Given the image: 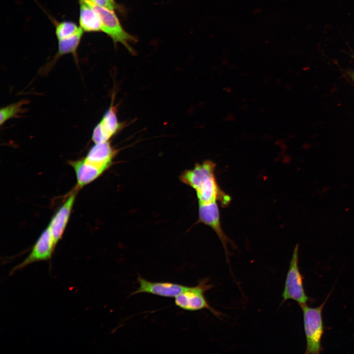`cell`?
Here are the masks:
<instances>
[{"label":"cell","mask_w":354,"mask_h":354,"mask_svg":"<svg viewBox=\"0 0 354 354\" xmlns=\"http://www.w3.org/2000/svg\"><path fill=\"white\" fill-rule=\"evenodd\" d=\"M97 5L114 11L118 9V5L115 0H90Z\"/></svg>","instance_id":"e0dca14e"},{"label":"cell","mask_w":354,"mask_h":354,"mask_svg":"<svg viewBox=\"0 0 354 354\" xmlns=\"http://www.w3.org/2000/svg\"><path fill=\"white\" fill-rule=\"evenodd\" d=\"M78 1L80 27L84 32L101 31V23L97 13L86 0Z\"/></svg>","instance_id":"5bb4252c"},{"label":"cell","mask_w":354,"mask_h":354,"mask_svg":"<svg viewBox=\"0 0 354 354\" xmlns=\"http://www.w3.org/2000/svg\"><path fill=\"white\" fill-rule=\"evenodd\" d=\"M83 30L76 23L69 21H63L56 25L55 34L58 39L70 37Z\"/></svg>","instance_id":"2e32d148"},{"label":"cell","mask_w":354,"mask_h":354,"mask_svg":"<svg viewBox=\"0 0 354 354\" xmlns=\"http://www.w3.org/2000/svg\"><path fill=\"white\" fill-rule=\"evenodd\" d=\"M55 246L52 233L47 227L37 239L28 256L15 266L12 272L21 269L34 262L50 260Z\"/></svg>","instance_id":"8992f818"},{"label":"cell","mask_w":354,"mask_h":354,"mask_svg":"<svg viewBox=\"0 0 354 354\" xmlns=\"http://www.w3.org/2000/svg\"><path fill=\"white\" fill-rule=\"evenodd\" d=\"M208 281V279H202L197 285L188 287L187 290L176 296L175 297L176 306L190 311L207 309L216 316H219L220 313L209 304L205 296V293L213 288Z\"/></svg>","instance_id":"3957f363"},{"label":"cell","mask_w":354,"mask_h":354,"mask_svg":"<svg viewBox=\"0 0 354 354\" xmlns=\"http://www.w3.org/2000/svg\"><path fill=\"white\" fill-rule=\"evenodd\" d=\"M116 150L109 141L94 144L84 157L85 160L106 170L110 167Z\"/></svg>","instance_id":"7c38bea8"},{"label":"cell","mask_w":354,"mask_h":354,"mask_svg":"<svg viewBox=\"0 0 354 354\" xmlns=\"http://www.w3.org/2000/svg\"><path fill=\"white\" fill-rule=\"evenodd\" d=\"M329 295L318 307H310L306 304L299 305L303 316L306 340L305 354H319L322 351L321 340L324 334L322 311Z\"/></svg>","instance_id":"7a4b0ae2"},{"label":"cell","mask_w":354,"mask_h":354,"mask_svg":"<svg viewBox=\"0 0 354 354\" xmlns=\"http://www.w3.org/2000/svg\"><path fill=\"white\" fill-rule=\"evenodd\" d=\"M284 302L288 299L296 301L299 305L306 304L309 298L303 286V276L298 266V244L293 251L282 294Z\"/></svg>","instance_id":"277c9868"},{"label":"cell","mask_w":354,"mask_h":354,"mask_svg":"<svg viewBox=\"0 0 354 354\" xmlns=\"http://www.w3.org/2000/svg\"><path fill=\"white\" fill-rule=\"evenodd\" d=\"M69 165L74 169L78 189L90 183L100 176L106 170V169L95 165L81 159L69 161Z\"/></svg>","instance_id":"8fae6325"},{"label":"cell","mask_w":354,"mask_h":354,"mask_svg":"<svg viewBox=\"0 0 354 354\" xmlns=\"http://www.w3.org/2000/svg\"><path fill=\"white\" fill-rule=\"evenodd\" d=\"M84 30H81L76 34L67 38L58 39V50L53 59L44 67L43 72H47L54 66L56 61L61 56L71 54L77 63V50L83 37Z\"/></svg>","instance_id":"4fadbf2b"},{"label":"cell","mask_w":354,"mask_h":354,"mask_svg":"<svg viewBox=\"0 0 354 354\" xmlns=\"http://www.w3.org/2000/svg\"><path fill=\"white\" fill-rule=\"evenodd\" d=\"M352 79L354 81V74L351 75Z\"/></svg>","instance_id":"ac0fdd59"},{"label":"cell","mask_w":354,"mask_h":354,"mask_svg":"<svg viewBox=\"0 0 354 354\" xmlns=\"http://www.w3.org/2000/svg\"><path fill=\"white\" fill-rule=\"evenodd\" d=\"M28 101L22 99L16 103L2 107L0 110V125L1 126L10 118L19 117L20 114L25 112L23 106L28 103Z\"/></svg>","instance_id":"9a60e30c"},{"label":"cell","mask_w":354,"mask_h":354,"mask_svg":"<svg viewBox=\"0 0 354 354\" xmlns=\"http://www.w3.org/2000/svg\"><path fill=\"white\" fill-rule=\"evenodd\" d=\"M137 281L139 286L130 295L147 293L160 296L175 297L188 288V286L169 282H151L138 276Z\"/></svg>","instance_id":"ba28073f"},{"label":"cell","mask_w":354,"mask_h":354,"mask_svg":"<svg viewBox=\"0 0 354 354\" xmlns=\"http://www.w3.org/2000/svg\"><path fill=\"white\" fill-rule=\"evenodd\" d=\"M215 163L210 160L197 163L192 169L181 174L180 180L195 190L199 203L218 201L223 207H226L231 198L218 184L215 176Z\"/></svg>","instance_id":"6da1fadb"},{"label":"cell","mask_w":354,"mask_h":354,"mask_svg":"<svg viewBox=\"0 0 354 354\" xmlns=\"http://www.w3.org/2000/svg\"><path fill=\"white\" fill-rule=\"evenodd\" d=\"M86 0L97 13L101 23V31L110 37L115 44L120 43L131 51L129 42L135 39L124 30L114 11L99 6L90 0Z\"/></svg>","instance_id":"5b68a950"},{"label":"cell","mask_w":354,"mask_h":354,"mask_svg":"<svg viewBox=\"0 0 354 354\" xmlns=\"http://www.w3.org/2000/svg\"><path fill=\"white\" fill-rule=\"evenodd\" d=\"M76 196V192L70 194L51 218L48 227L56 245L61 239L69 221Z\"/></svg>","instance_id":"30bf717a"},{"label":"cell","mask_w":354,"mask_h":354,"mask_svg":"<svg viewBox=\"0 0 354 354\" xmlns=\"http://www.w3.org/2000/svg\"><path fill=\"white\" fill-rule=\"evenodd\" d=\"M120 126L116 115L115 107L111 104L100 121L93 128L91 140L94 144L109 141Z\"/></svg>","instance_id":"9c48e42d"},{"label":"cell","mask_w":354,"mask_h":354,"mask_svg":"<svg viewBox=\"0 0 354 354\" xmlns=\"http://www.w3.org/2000/svg\"><path fill=\"white\" fill-rule=\"evenodd\" d=\"M199 221L210 227L221 241L228 256L227 244L231 240L225 235L221 227L219 209L217 202L199 203Z\"/></svg>","instance_id":"52a82bcc"}]
</instances>
